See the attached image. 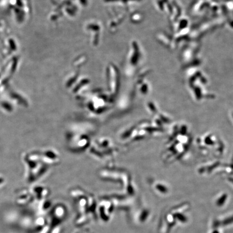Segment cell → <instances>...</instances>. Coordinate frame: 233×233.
<instances>
[{"mask_svg":"<svg viewBox=\"0 0 233 233\" xmlns=\"http://www.w3.org/2000/svg\"><path fill=\"white\" fill-rule=\"evenodd\" d=\"M232 222H233V217L230 218H228L227 220H226L224 222V224H230V223H232Z\"/></svg>","mask_w":233,"mask_h":233,"instance_id":"obj_2","label":"cell"},{"mask_svg":"<svg viewBox=\"0 0 233 233\" xmlns=\"http://www.w3.org/2000/svg\"><path fill=\"white\" fill-rule=\"evenodd\" d=\"M176 217L179 219V220L180 221H182V222H186V221L187 219H186V218H185L183 215L180 214H176Z\"/></svg>","mask_w":233,"mask_h":233,"instance_id":"obj_1","label":"cell"},{"mask_svg":"<svg viewBox=\"0 0 233 233\" xmlns=\"http://www.w3.org/2000/svg\"><path fill=\"white\" fill-rule=\"evenodd\" d=\"M218 233V232H214V233Z\"/></svg>","mask_w":233,"mask_h":233,"instance_id":"obj_3","label":"cell"}]
</instances>
